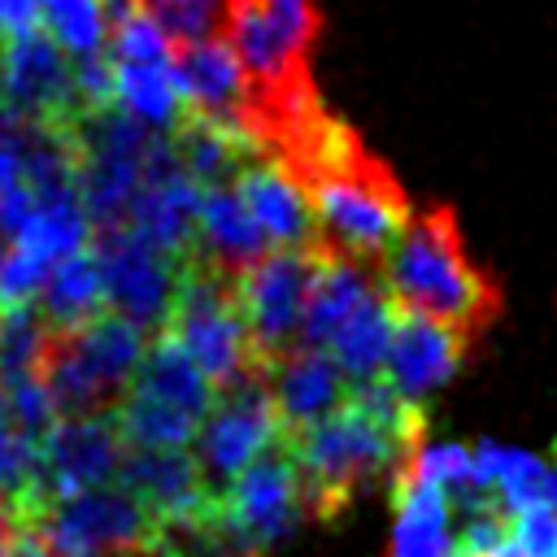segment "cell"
Masks as SVG:
<instances>
[{"mask_svg": "<svg viewBox=\"0 0 557 557\" xmlns=\"http://www.w3.org/2000/svg\"><path fill=\"white\" fill-rule=\"evenodd\" d=\"M174 52H178V44L144 9H135L131 17H122L109 30V57L113 61H174Z\"/></svg>", "mask_w": 557, "mask_h": 557, "instance_id": "32", "label": "cell"}, {"mask_svg": "<svg viewBox=\"0 0 557 557\" xmlns=\"http://www.w3.org/2000/svg\"><path fill=\"white\" fill-rule=\"evenodd\" d=\"M91 248L100 257L109 309L122 313V318H131L144 331H161L170 322V313H174L183 261L170 257V252H161L157 244H148L131 226L96 231L91 235Z\"/></svg>", "mask_w": 557, "mask_h": 557, "instance_id": "10", "label": "cell"}, {"mask_svg": "<svg viewBox=\"0 0 557 557\" xmlns=\"http://www.w3.org/2000/svg\"><path fill=\"white\" fill-rule=\"evenodd\" d=\"M553 453H557V448H553Z\"/></svg>", "mask_w": 557, "mask_h": 557, "instance_id": "38", "label": "cell"}, {"mask_svg": "<svg viewBox=\"0 0 557 557\" xmlns=\"http://www.w3.org/2000/svg\"><path fill=\"white\" fill-rule=\"evenodd\" d=\"M387 557H457L453 535V496L418 474L413 466L400 470L392 483V548Z\"/></svg>", "mask_w": 557, "mask_h": 557, "instance_id": "19", "label": "cell"}, {"mask_svg": "<svg viewBox=\"0 0 557 557\" xmlns=\"http://www.w3.org/2000/svg\"><path fill=\"white\" fill-rule=\"evenodd\" d=\"M379 265L339 257L322 248L313 287H309V305H305V322H300V344L305 348H326L335 339V331L379 292Z\"/></svg>", "mask_w": 557, "mask_h": 557, "instance_id": "21", "label": "cell"}, {"mask_svg": "<svg viewBox=\"0 0 557 557\" xmlns=\"http://www.w3.org/2000/svg\"><path fill=\"white\" fill-rule=\"evenodd\" d=\"M117 483L152 513V518H183L209 509L218 496L209 492L200 461L191 448H126Z\"/></svg>", "mask_w": 557, "mask_h": 557, "instance_id": "18", "label": "cell"}, {"mask_svg": "<svg viewBox=\"0 0 557 557\" xmlns=\"http://www.w3.org/2000/svg\"><path fill=\"white\" fill-rule=\"evenodd\" d=\"M174 78L187 100V113L252 135V96L257 91H252V78L244 70L239 52L231 48V39L183 44L174 52Z\"/></svg>", "mask_w": 557, "mask_h": 557, "instance_id": "14", "label": "cell"}, {"mask_svg": "<svg viewBox=\"0 0 557 557\" xmlns=\"http://www.w3.org/2000/svg\"><path fill=\"white\" fill-rule=\"evenodd\" d=\"M44 30L74 57H100L109 52V13L100 0H39Z\"/></svg>", "mask_w": 557, "mask_h": 557, "instance_id": "29", "label": "cell"}, {"mask_svg": "<svg viewBox=\"0 0 557 557\" xmlns=\"http://www.w3.org/2000/svg\"><path fill=\"white\" fill-rule=\"evenodd\" d=\"M466 339H470L466 331L396 305V335H392V352H387L383 379L405 400L422 405L435 387H444L457 374V366L466 361Z\"/></svg>", "mask_w": 557, "mask_h": 557, "instance_id": "15", "label": "cell"}, {"mask_svg": "<svg viewBox=\"0 0 557 557\" xmlns=\"http://www.w3.org/2000/svg\"><path fill=\"white\" fill-rule=\"evenodd\" d=\"M392 335H396V305L392 296L379 287L326 344V352L339 361V370L348 374V383H374L383 379L387 352H392Z\"/></svg>", "mask_w": 557, "mask_h": 557, "instance_id": "24", "label": "cell"}, {"mask_svg": "<svg viewBox=\"0 0 557 557\" xmlns=\"http://www.w3.org/2000/svg\"><path fill=\"white\" fill-rule=\"evenodd\" d=\"M513 540L531 557H557V505L540 500L513 513Z\"/></svg>", "mask_w": 557, "mask_h": 557, "instance_id": "34", "label": "cell"}, {"mask_svg": "<svg viewBox=\"0 0 557 557\" xmlns=\"http://www.w3.org/2000/svg\"><path fill=\"white\" fill-rule=\"evenodd\" d=\"M13 535H17V518H13L9 505H0V557L13 553Z\"/></svg>", "mask_w": 557, "mask_h": 557, "instance_id": "36", "label": "cell"}, {"mask_svg": "<svg viewBox=\"0 0 557 557\" xmlns=\"http://www.w3.org/2000/svg\"><path fill=\"white\" fill-rule=\"evenodd\" d=\"M35 466H39V448H30L13 426L0 422V505H9L13 518H22L30 505Z\"/></svg>", "mask_w": 557, "mask_h": 557, "instance_id": "31", "label": "cell"}, {"mask_svg": "<svg viewBox=\"0 0 557 557\" xmlns=\"http://www.w3.org/2000/svg\"><path fill=\"white\" fill-rule=\"evenodd\" d=\"M200 422L205 418L148 396H126L117 405V426L131 448H191L200 435Z\"/></svg>", "mask_w": 557, "mask_h": 557, "instance_id": "27", "label": "cell"}, {"mask_svg": "<svg viewBox=\"0 0 557 557\" xmlns=\"http://www.w3.org/2000/svg\"><path fill=\"white\" fill-rule=\"evenodd\" d=\"M52 261L22 244H0V305H35Z\"/></svg>", "mask_w": 557, "mask_h": 557, "instance_id": "33", "label": "cell"}, {"mask_svg": "<svg viewBox=\"0 0 557 557\" xmlns=\"http://www.w3.org/2000/svg\"><path fill=\"white\" fill-rule=\"evenodd\" d=\"M287 165L305 178L318 244L326 252L379 265L405 235L413 213L396 174L374 152H366L339 117H326L322 131Z\"/></svg>", "mask_w": 557, "mask_h": 557, "instance_id": "2", "label": "cell"}, {"mask_svg": "<svg viewBox=\"0 0 557 557\" xmlns=\"http://www.w3.org/2000/svg\"><path fill=\"white\" fill-rule=\"evenodd\" d=\"M318 261H322V248H270L252 270L235 278L239 313L248 322L261 366L300 348V322H305Z\"/></svg>", "mask_w": 557, "mask_h": 557, "instance_id": "9", "label": "cell"}, {"mask_svg": "<svg viewBox=\"0 0 557 557\" xmlns=\"http://www.w3.org/2000/svg\"><path fill=\"white\" fill-rule=\"evenodd\" d=\"M126 396H148V400H161V405H178L196 418H205L218 400V387L209 383V374L196 366V357L178 344V335L170 331H152L148 348H144V361L131 379V392Z\"/></svg>", "mask_w": 557, "mask_h": 557, "instance_id": "22", "label": "cell"}, {"mask_svg": "<svg viewBox=\"0 0 557 557\" xmlns=\"http://www.w3.org/2000/svg\"><path fill=\"white\" fill-rule=\"evenodd\" d=\"M474 483L483 492H496L505 500V509L518 513L548 496V461L531 457L522 448H509V444L479 440L474 444Z\"/></svg>", "mask_w": 557, "mask_h": 557, "instance_id": "26", "label": "cell"}, {"mask_svg": "<svg viewBox=\"0 0 557 557\" xmlns=\"http://www.w3.org/2000/svg\"><path fill=\"white\" fill-rule=\"evenodd\" d=\"M283 440V422L270 396V379L265 370L239 379L235 387H222L213 409L200 422V435L191 444L200 474L209 483V492L222 500V492L257 461L265 457L274 444Z\"/></svg>", "mask_w": 557, "mask_h": 557, "instance_id": "7", "label": "cell"}, {"mask_svg": "<svg viewBox=\"0 0 557 557\" xmlns=\"http://www.w3.org/2000/svg\"><path fill=\"white\" fill-rule=\"evenodd\" d=\"M274 244L265 239L261 222L252 218L248 200L239 196L235 183L226 187H209L200 196V231H196V261L218 265L222 274L239 278L244 270H252Z\"/></svg>", "mask_w": 557, "mask_h": 557, "instance_id": "20", "label": "cell"}, {"mask_svg": "<svg viewBox=\"0 0 557 557\" xmlns=\"http://www.w3.org/2000/svg\"><path fill=\"white\" fill-rule=\"evenodd\" d=\"M148 331L131 318L104 309L96 322L78 331H52L44 352V383L61 418L117 413L131 392V379L144 361Z\"/></svg>", "mask_w": 557, "mask_h": 557, "instance_id": "4", "label": "cell"}, {"mask_svg": "<svg viewBox=\"0 0 557 557\" xmlns=\"http://www.w3.org/2000/svg\"><path fill=\"white\" fill-rule=\"evenodd\" d=\"M0 104L9 113L26 117V122H61V126H74L83 117L74 57L44 26L4 39Z\"/></svg>", "mask_w": 557, "mask_h": 557, "instance_id": "11", "label": "cell"}, {"mask_svg": "<svg viewBox=\"0 0 557 557\" xmlns=\"http://www.w3.org/2000/svg\"><path fill=\"white\" fill-rule=\"evenodd\" d=\"M379 283L400 309L440 318L466 335H479L500 309V292L466 257L461 231L448 209L409 218L405 235L379 261Z\"/></svg>", "mask_w": 557, "mask_h": 557, "instance_id": "3", "label": "cell"}, {"mask_svg": "<svg viewBox=\"0 0 557 557\" xmlns=\"http://www.w3.org/2000/svg\"><path fill=\"white\" fill-rule=\"evenodd\" d=\"M483 557H527V548H522L518 540H505L500 548H492V553H483Z\"/></svg>", "mask_w": 557, "mask_h": 557, "instance_id": "37", "label": "cell"}, {"mask_svg": "<svg viewBox=\"0 0 557 557\" xmlns=\"http://www.w3.org/2000/svg\"><path fill=\"white\" fill-rule=\"evenodd\" d=\"M222 513L231 518V527L265 557L278 540L292 535L296 518L305 513V496H300V470L292 461L287 440H278L265 457H257L226 492H222Z\"/></svg>", "mask_w": 557, "mask_h": 557, "instance_id": "13", "label": "cell"}, {"mask_svg": "<svg viewBox=\"0 0 557 557\" xmlns=\"http://www.w3.org/2000/svg\"><path fill=\"white\" fill-rule=\"evenodd\" d=\"M200 196L205 187L187 174V165L174 152L170 135H157L148 165H144V183L131 200L126 226L139 231L148 244H157L161 252L187 261L196 252V231H200Z\"/></svg>", "mask_w": 557, "mask_h": 557, "instance_id": "12", "label": "cell"}, {"mask_svg": "<svg viewBox=\"0 0 557 557\" xmlns=\"http://www.w3.org/2000/svg\"><path fill=\"white\" fill-rule=\"evenodd\" d=\"M39 26V0H0V35H26Z\"/></svg>", "mask_w": 557, "mask_h": 557, "instance_id": "35", "label": "cell"}, {"mask_svg": "<svg viewBox=\"0 0 557 557\" xmlns=\"http://www.w3.org/2000/svg\"><path fill=\"white\" fill-rule=\"evenodd\" d=\"M139 9L183 48L200 39H226L235 0H139Z\"/></svg>", "mask_w": 557, "mask_h": 557, "instance_id": "30", "label": "cell"}, {"mask_svg": "<svg viewBox=\"0 0 557 557\" xmlns=\"http://www.w3.org/2000/svg\"><path fill=\"white\" fill-rule=\"evenodd\" d=\"M239 196L248 200L252 218L261 222L265 239L274 248H322L318 244V222L313 205L305 191V178L274 152H257L244 174L235 178Z\"/></svg>", "mask_w": 557, "mask_h": 557, "instance_id": "16", "label": "cell"}, {"mask_svg": "<svg viewBox=\"0 0 557 557\" xmlns=\"http://www.w3.org/2000/svg\"><path fill=\"white\" fill-rule=\"evenodd\" d=\"M74 135H78L83 205L91 213V226L96 231L126 226L131 200L144 183V165L161 131H148L122 104H109V109L83 113L74 122Z\"/></svg>", "mask_w": 557, "mask_h": 557, "instance_id": "6", "label": "cell"}, {"mask_svg": "<svg viewBox=\"0 0 557 557\" xmlns=\"http://www.w3.org/2000/svg\"><path fill=\"white\" fill-rule=\"evenodd\" d=\"M117 104L148 131L174 135L187 117V100L174 78V61H113Z\"/></svg>", "mask_w": 557, "mask_h": 557, "instance_id": "25", "label": "cell"}, {"mask_svg": "<svg viewBox=\"0 0 557 557\" xmlns=\"http://www.w3.org/2000/svg\"><path fill=\"white\" fill-rule=\"evenodd\" d=\"M52 548V557H152L157 553V518L122 487L104 483L57 500L35 522Z\"/></svg>", "mask_w": 557, "mask_h": 557, "instance_id": "8", "label": "cell"}, {"mask_svg": "<svg viewBox=\"0 0 557 557\" xmlns=\"http://www.w3.org/2000/svg\"><path fill=\"white\" fill-rule=\"evenodd\" d=\"M422 405L405 400L387 379L357 383L331 418L287 440L292 461L300 470V496L309 518H339L361 487L396 483L400 470L422 448Z\"/></svg>", "mask_w": 557, "mask_h": 557, "instance_id": "1", "label": "cell"}, {"mask_svg": "<svg viewBox=\"0 0 557 557\" xmlns=\"http://www.w3.org/2000/svg\"><path fill=\"white\" fill-rule=\"evenodd\" d=\"M161 331L178 335V344L196 357V366L209 374V383L218 392L235 387L239 379H248L257 370H265L261 357H257V344L248 335V322L239 313L235 278L222 274L209 261H196V257L183 261L174 313Z\"/></svg>", "mask_w": 557, "mask_h": 557, "instance_id": "5", "label": "cell"}, {"mask_svg": "<svg viewBox=\"0 0 557 557\" xmlns=\"http://www.w3.org/2000/svg\"><path fill=\"white\" fill-rule=\"evenodd\" d=\"M265 379H270V396H274L278 422H283L287 435L318 426L322 418L344 409V400L352 392L339 361L326 348H305V344L283 352L278 361H270Z\"/></svg>", "mask_w": 557, "mask_h": 557, "instance_id": "17", "label": "cell"}, {"mask_svg": "<svg viewBox=\"0 0 557 557\" xmlns=\"http://www.w3.org/2000/svg\"><path fill=\"white\" fill-rule=\"evenodd\" d=\"M39 313L52 331H78L87 322H96L109 305L104 296V274H100V257L96 248L70 252L48 270V283L39 292Z\"/></svg>", "mask_w": 557, "mask_h": 557, "instance_id": "23", "label": "cell"}, {"mask_svg": "<svg viewBox=\"0 0 557 557\" xmlns=\"http://www.w3.org/2000/svg\"><path fill=\"white\" fill-rule=\"evenodd\" d=\"M52 326L39 305H0V387L44 370Z\"/></svg>", "mask_w": 557, "mask_h": 557, "instance_id": "28", "label": "cell"}]
</instances>
